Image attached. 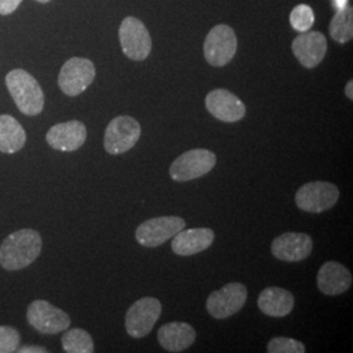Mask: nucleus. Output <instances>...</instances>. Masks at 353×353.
<instances>
[{
	"label": "nucleus",
	"instance_id": "obj_1",
	"mask_svg": "<svg viewBox=\"0 0 353 353\" xmlns=\"http://www.w3.org/2000/svg\"><path fill=\"white\" fill-rule=\"evenodd\" d=\"M42 252V237L34 229H20L0 245V265L7 271H19L32 265Z\"/></svg>",
	"mask_w": 353,
	"mask_h": 353
},
{
	"label": "nucleus",
	"instance_id": "obj_2",
	"mask_svg": "<svg viewBox=\"0 0 353 353\" xmlns=\"http://www.w3.org/2000/svg\"><path fill=\"white\" fill-rule=\"evenodd\" d=\"M6 85L17 109L28 117L42 113L45 96L34 76L26 70L16 68L6 76Z\"/></svg>",
	"mask_w": 353,
	"mask_h": 353
},
{
	"label": "nucleus",
	"instance_id": "obj_3",
	"mask_svg": "<svg viewBox=\"0 0 353 353\" xmlns=\"http://www.w3.org/2000/svg\"><path fill=\"white\" fill-rule=\"evenodd\" d=\"M141 127L130 115H118L110 121L105 130L103 147L109 154L118 156L132 150L139 141Z\"/></svg>",
	"mask_w": 353,
	"mask_h": 353
},
{
	"label": "nucleus",
	"instance_id": "obj_4",
	"mask_svg": "<svg viewBox=\"0 0 353 353\" xmlns=\"http://www.w3.org/2000/svg\"><path fill=\"white\" fill-rule=\"evenodd\" d=\"M341 196L336 185L325 181L307 182L297 190L294 201L296 205L305 212L322 214L332 208Z\"/></svg>",
	"mask_w": 353,
	"mask_h": 353
},
{
	"label": "nucleus",
	"instance_id": "obj_5",
	"mask_svg": "<svg viewBox=\"0 0 353 353\" xmlns=\"http://www.w3.org/2000/svg\"><path fill=\"white\" fill-rule=\"evenodd\" d=\"M204 58L212 67L227 65L237 52L234 30L225 24L214 26L204 39Z\"/></svg>",
	"mask_w": 353,
	"mask_h": 353
},
{
	"label": "nucleus",
	"instance_id": "obj_6",
	"mask_svg": "<svg viewBox=\"0 0 353 353\" xmlns=\"http://www.w3.org/2000/svg\"><path fill=\"white\" fill-rule=\"evenodd\" d=\"M216 165V154L210 150L196 148L181 154L170 165L169 174L176 182H188L210 173Z\"/></svg>",
	"mask_w": 353,
	"mask_h": 353
},
{
	"label": "nucleus",
	"instance_id": "obj_7",
	"mask_svg": "<svg viewBox=\"0 0 353 353\" xmlns=\"http://www.w3.org/2000/svg\"><path fill=\"white\" fill-rule=\"evenodd\" d=\"M119 42L128 59L141 62L152 50V38L147 26L139 19L128 16L119 26Z\"/></svg>",
	"mask_w": 353,
	"mask_h": 353
},
{
	"label": "nucleus",
	"instance_id": "obj_8",
	"mask_svg": "<svg viewBox=\"0 0 353 353\" xmlns=\"http://www.w3.org/2000/svg\"><path fill=\"white\" fill-rule=\"evenodd\" d=\"M28 323L45 335H55L71 326V318L62 309L45 300H36L28 306Z\"/></svg>",
	"mask_w": 353,
	"mask_h": 353
},
{
	"label": "nucleus",
	"instance_id": "obj_9",
	"mask_svg": "<svg viewBox=\"0 0 353 353\" xmlns=\"http://www.w3.org/2000/svg\"><path fill=\"white\" fill-rule=\"evenodd\" d=\"M161 312V303L154 297H143L132 303L125 318L127 334L135 339L147 336L159 321Z\"/></svg>",
	"mask_w": 353,
	"mask_h": 353
},
{
	"label": "nucleus",
	"instance_id": "obj_10",
	"mask_svg": "<svg viewBox=\"0 0 353 353\" xmlns=\"http://www.w3.org/2000/svg\"><path fill=\"white\" fill-rule=\"evenodd\" d=\"M96 77V67L87 58L68 59L58 76V85L64 94L76 97L85 92Z\"/></svg>",
	"mask_w": 353,
	"mask_h": 353
},
{
	"label": "nucleus",
	"instance_id": "obj_11",
	"mask_svg": "<svg viewBox=\"0 0 353 353\" xmlns=\"http://www.w3.org/2000/svg\"><path fill=\"white\" fill-rule=\"evenodd\" d=\"M186 228V221L178 216L154 217L140 224L135 237L144 248H157L173 239L176 233Z\"/></svg>",
	"mask_w": 353,
	"mask_h": 353
},
{
	"label": "nucleus",
	"instance_id": "obj_12",
	"mask_svg": "<svg viewBox=\"0 0 353 353\" xmlns=\"http://www.w3.org/2000/svg\"><path fill=\"white\" fill-rule=\"evenodd\" d=\"M248 300V290L241 283H229L212 292L205 303L207 312L214 319H227L239 313Z\"/></svg>",
	"mask_w": 353,
	"mask_h": 353
},
{
	"label": "nucleus",
	"instance_id": "obj_13",
	"mask_svg": "<svg viewBox=\"0 0 353 353\" xmlns=\"http://www.w3.org/2000/svg\"><path fill=\"white\" fill-rule=\"evenodd\" d=\"M205 108L216 119L225 123L239 122L246 114L245 103L236 94L223 88L214 89L207 94Z\"/></svg>",
	"mask_w": 353,
	"mask_h": 353
},
{
	"label": "nucleus",
	"instance_id": "obj_14",
	"mask_svg": "<svg viewBox=\"0 0 353 353\" xmlns=\"http://www.w3.org/2000/svg\"><path fill=\"white\" fill-rule=\"evenodd\" d=\"M292 51L305 68H314L325 59L327 38L316 30L303 32L293 39Z\"/></svg>",
	"mask_w": 353,
	"mask_h": 353
},
{
	"label": "nucleus",
	"instance_id": "obj_15",
	"mask_svg": "<svg viewBox=\"0 0 353 353\" xmlns=\"http://www.w3.org/2000/svg\"><path fill=\"white\" fill-rule=\"evenodd\" d=\"M313 252V240L306 233L287 232L271 243V252L283 262H301Z\"/></svg>",
	"mask_w": 353,
	"mask_h": 353
},
{
	"label": "nucleus",
	"instance_id": "obj_16",
	"mask_svg": "<svg viewBox=\"0 0 353 353\" xmlns=\"http://www.w3.org/2000/svg\"><path fill=\"white\" fill-rule=\"evenodd\" d=\"M87 135L85 125L75 119L51 127L46 134V141L55 151L74 152L84 145Z\"/></svg>",
	"mask_w": 353,
	"mask_h": 353
},
{
	"label": "nucleus",
	"instance_id": "obj_17",
	"mask_svg": "<svg viewBox=\"0 0 353 353\" xmlns=\"http://www.w3.org/2000/svg\"><path fill=\"white\" fill-rule=\"evenodd\" d=\"M316 285L326 296H339L351 288L352 274L339 262H326L318 271Z\"/></svg>",
	"mask_w": 353,
	"mask_h": 353
},
{
	"label": "nucleus",
	"instance_id": "obj_18",
	"mask_svg": "<svg viewBox=\"0 0 353 353\" xmlns=\"http://www.w3.org/2000/svg\"><path fill=\"white\" fill-rule=\"evenodd\" d=\"M214 241V230L210 228L182 229L173 239L172 250L176 255L190 256L207 250Z\"/></svg>",
	"mask_w": 353,
	"mask_h": 353
},
{
	"label": "nucleus",
	"instance_id": "obj_19",
	"mask_svg": "<svg viewBox=\"0 0 353 353\" xmlns=\"http://www.w3.org/2000/svg\"><path fill=\"white\" fill-rule=\"evenodd\" d=\"M160 345L168 352H182L190 348L196 339L194 327L185 322H170L161 326L157 332Z\"/></svg>",
	"mask_w": 353,
	"mask_h": 353
},
{
	"label": "nucleus",
	"instance_id": "obj_20",
	"mask_svg": "<svg viewBox=\"0 0 353 353\" xmlns=\"http://www.w3.org/2000/svg\"><path fill=\"white\" fill-rule=\"evenodd\" d=\"M258 307L265 316L283 318L292 313L294 307V296L284 288L268 287L261 292Z\"/></svg>",
	"mask_w": 353,
	"mask_h": 353
},
{
	"label": "nucleus",
	"instance_id": "obj_21",
	"mask_svg": "<svg viewBox=\"0 0 353 353\" xmlns=\"http://www.w3.org/2000/svg\"><path fill=\"white\" fill-rule=\"evenodd\" d=\"M26 143V132L12 115H0V152L12 154L21 151Z\"/></svg>",
	"mask_w": 353,
	"mask_h": 353
},
{
	"label": "nucleus",
	"instance_id": "obj_22",
	"mask_svg": "<svg viewBox=\"0 0 353 353\" xmlns=\"http://www.w3.org/2000/svg\"><path fill=\"white\" fill-rule=\"evenodd\" d=\"M328 32L331 38L338 43H347L353 38V10L350 4H345L334 14Z\"/></svg>",
	"mask_w": 353,
	"mask_h": 353
},
{
	"label": "nucleus",
	"instance_id": "obj_23",
	"mask_svg": "<svg viewBox=\"0 0 353 353\" xmlns=\"http://www.w3.org/2000/svg\"><path fill=\"white\" fill-rule=\"evenodd\" d=\"M62 347L67 353L94 352V343L88 331L83 328L67 330L62 336Z\"/></svg>",
	"mask_w": 353,
	"mask_h": 353
},
{
	"label": "nucleus",
	"instance_id": "obj_24",
	"mask_svg": "<svg viewBox=\"0 0 353 353\" xmlns=\"http://www.w3.org/2000/svg\"><path fill=\"white\" fill-rule=\"evenodd\" d=\"M314 21H316L314 11L307 4H299L290 12V26L296 32L303 33V32L310 30V28L314 26Z\"/></svg>",
	"mask_w": 353,
	"mask_h": 353
},
{
	"label": "nucleus",
	"instance_id": "obj_25",
	"mask_svg": "<svg viewBox=\"0 0 353 353\" xmlns=\"http://www.w3.org/2000/svg\"><path fill=\"white\" fill-rule=\"evenodd\" d=\"M305 351H306V347L303 343L292 338H284V336L271 339L267 345L268 353H303Z\"/></svg>",
	"mask_w": 353,
	"mask_h": 353
},
{
	"label": "nucleus",
	"instance_id": "obj_26",
	"mask_svg": "<svg viewBox=\"0 0 353 353\" xmlns=\"http://www.w3.org/2000/svg\"><path fill=\"white\" fill-rule=\"evenodd\" d=\"M21 341L19 330L11 326H0V353L17 352Z\"/></svg>",
	"mask_w": 353,
	"mask_h": 353
},
{
	"label": "nucleus",
	"instance_id": "obj_27",
	"mask_svg": "<svg viewBox=\"0 0 353 353\" xmlns=\"http://www.w3.org/2000/svg\"><path fill=\"white\" fill-rule=\"evenodd\" d=\"M23 0H0V14L7 16L14 12Z\"/></svg>",
	"mask_w": 353,
	"mask_h": 353
},
{
	"label": "nucleus",
	"instance_id": "obj_28",
	"mask_svg": "<svg viewBox=\"0 0 353 353\" xmlns=\"http://www.w3.org/2000/svg\"><path fill=\"white\" fill-rule=\"evenodd\" d=\"M17 352L20 353H48L49 351L45 347L41 345H24L21 348L17 350Z\"/></svg>",
	"mask_w": 353,
	"mask_h": 353
},
{
	"label": "nucleus",
	"instance_id": "obj_29",
	"mask_svg": "<svg viewBox=\"0 0 353 353\" xmlns=\"http://www.w3.org/2000/svg\"><path fill=\"white\" fill-rule=\"evenodd\" d=\"M345 96L352 101L353 100V81L352 80H350L348 83H347V85H345Z\"/></svg>",
	"mask_w": 353,
	"mask_h": 353
},
{
	"label": "nucleus",
	"instance_id": "obj_30",
	"mask_svg": "<svg viewBox=\"0 0 353 353\" xmlns=\"http://www.w3.org/2000/svg\"><path fill=\"white\" fill-rule=\"evenodd\" d=\"M345 4H348V0H336L338 8H343Z\"/></svg>",
	"mask_w": 353,
	"mask_h": 353
},
{
	"label": "nucleus",
	"instance_id": "obj_31",
	"mask_svg": "<svg viewBox=\"0 0 353 353\" xmlns=\"http://www.w3.org/2000/svg\"><path fill=\"white\" fill-rule=\"evenodd\" d=\"M36 1H38V3H49L50 0H36Z\"/></svg>",
	"mask_w": 353,
	"mask_h": 353
}]
</instances>
